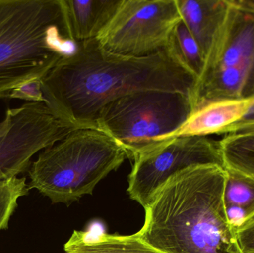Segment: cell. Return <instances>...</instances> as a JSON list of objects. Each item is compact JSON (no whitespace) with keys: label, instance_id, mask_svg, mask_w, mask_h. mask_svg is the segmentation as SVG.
<instances>
[{"label":"cell","instance_id":"cell-1","mask_svg":"<svg viewBox=\"0 0 254 253\" xmlns=\"http://www.w3.org/2000/svg\"><path fill=\"white\" fill-rule=\"evenodd\" d=\"M197 82L167 49L142 57L123 56L107 51L96 39L77 42L76 51L41 80L45 102L52 111L77 127L91 129H97L102 108L121 97L158 90L192 101Z\"/></svg>","mask_w":254,"mask_h":253},{"label":"cell","instance_id":"cell-2","mask_svg":"<svg viewBox=\"0 0 254 253\" xmlns=\"http://www.w3.org/2000/svg\"><path fill=\"white\" fill-rule=\"evenodd\" d=\"M226 172L192 166L172 177L145 210L136 234L164 253H243L225 213Z\"/></svg>","mask_w":254,"mask_h":253},{"label":"cell","instance_id":"cell-3","mask_svg":"<svg viewBox=\"0 0 254 253\" xmlns=\"http://www.w3.org/2000/svg\"><path fill=\"white\" fill-rule=\"evenodd\" d=\"M64 0H0V99L77 50Z\"/></svg>","mask_w":254,"mask_h":253},{"label":"cell","instance_id":"cell-4","mask_svg":"<svg viewBox=\"0 0 254 253\" xmlns=\"http://www.w3.org/2000/svg\"><path fill=\"white\" fill-rule=\"evenodd\" d=\"M128 157L116 140L97 129L79 128L42 151L31 163L29 189L53 203L69 205L92 195L100 181Z\"/></svg>","mask_w":254,"mask_h":253},{"label":"cell","instance_id":"cell-5","mask_svg":"<svg viewBox=\"0 0 254 253\" xmlns=\"http://www.w3.org/2000/svg\"><path fill=\"white\" fill-rule=\"evenodd\" d=\"M193 111L190 97L179 92L145 90L121 97L98 114L97 129L116 140L128 158L179 129Z\"/></svg>","mask_w":254,"mask_h":253},{"label":"cell","instance_id":"cell-6","mask_svg":"<svg viewBox=\"0 0 254 253\" xmlns=\"http://www.w3.org/2000/svg\"><path fill=\"white\" fill-rule=\"evenodd\" d=\"M182 20L176 0H122L96 39L107 51L123 56H150L167 49Z\"/></svg>","mask_w":254,"mask_h":253},{"label":"cell","instance_id":"cell-7","mask_svg":"<svg viewBox=\"0 0 254 253\" xmlns=\"http://www.w3.org/2000/svg\"><path fill=\"white\" fill-rule=\"evenodd\" d=\"M132 160L127 193L144 209L166 183L179 172L200 165L224 167L219 141L204 136L177 137L158 141Z\"/></svg>","mask_w":254,"mask_h":253},{"label":"cell","instance_id":"cell-8","mask_svg":"<svg viewBox=\"0 0 254 253\" xmlns=\"http://www.w3.org/2000/svg\"><path fill=\"white\" fill-rule=\"evenodd\" d=\"M77 129L45 102H27L8 108L0 122V181L28 170L36 154Z\"/></svg>","mask_w":254,"mask_h":253},{"label":"cell","instance_id":"cell-9","mask_svg":"<svg viewBox=\"0 0 254 253\" xmlns=\"http://www.w3.org/2000/svg\"><path fill=\"white\" fill-rule=\"evenodd\" d=\"M240 67L254 68V14L250 0H229L226 14L204 58L201 74Z\"/></svg>","mask_w":254,"mask_h":253},{"label":"cell","instance_id":"cell-10","mask_svg":"<svg viewBox=\"0 0 254 253\" xmlns=\"http://www.w3.org/2000/svg\"><path fill=\"white\" fill-rule=\"evenodd\" d=\"M254 102V94L246 98L204 102L192 111L179 129L161 141L177 137L222 135L229 126L244 117Z\"/></svg>","mask_w":254,"mask_h":253},{"label":"cell","instance_id":"cell-11","mask_svg":"<svg viewBox=\"0 0 254 253\" xmlns=\"http://www.w3.org/2000/svg\"><path fill=\"white\" fill-rule=\"evenodd\" d=\"M182 22L198 42L204 57L222 24L229 0H176Z\"/></svg>","mask_w":254,"mask_h":253},{"label":"cell","instance_id":"cell-12","mask_svg":"<svg viewBox=\"0 0 254 253\" xmlns=\"http://www.w3.org/2000/svg\"><path fill=\"white\" fill-rule=\"evenodd\" d=\"M67 21L76 42L97 38L122 0H64Z\"/></svg>","mask_w":254,"mask_h":253},{"label":"cell","instance_id":"cell-13","mask_svg":"<svg viewBox=\"0 0 254 253\" xmlns=\"http://www.w3.org/2000/svg\"><path fill=\"white\" fill-rule=\"evenodd\" d=\"M92 237L86 232L75 230L64 245L65 253H164L148 245L136 233L130 236L102 233Z\"/></svg>","mask_w":254,"mask_h":253},{"label":"cell","instance_id":"cell-14","mask_svg":"<svg viewBox=\"0 0 254 253\" xmlns=\"http://www.w3.org/2000/svg\"><path fill=\"white\" fill-rule=\"evenodd\" d=\"M219 144L225 169L254 178V132L225 135Z\"/></svg>","mask_w":254,"mask_h":253},{"label":"cell","instance_id":"cell-15","mask_svg":"<svg viewBox=\"0 0 254 253\" xmlns=\"http://www.w3.org/2000/svg\"><path fill=\"white\" fill-rule=\"evenodd\" d=\"M166 49L198 80L204 69V55L198 42L182 20L173 30Z\"/></svg>","mask_w":254,"mask_h":253},{"label":"cell","instance_id":"cell-16","mask_svg":"<svg viewBox=\"0 0 254 253\" xmlns=\"http://www.w3.org/2000/svg\"><path fill=\"white\" fill-rule=\"evenodd\" d=\"M225 172L224 204L244 209L252 219L254 218V177L229 169H225Z\"/></svg>","mask_w":254,"mask_h":253},{"label":"cell","instance_id":"cell-17","mask_svg":"<svg viewBox=\"0 0 254 253\" xmlns=\"http://www.w3.org/2000/svg\"><path fill=\"white\" fill-rule=\"evenodd\" d=\"M25 178H14L0 181V231L8 226L10 217L17 207L19 198L29 190Z\"/></svg>","mask_w":254,"mask_h":253},{"label":"cell","instance_id":"cell-18","mask_svg":"<svg viewBox=\"0 0 254 253\" xmlns=\"http://www.w3.org/2000/svg\"><path fill=\"white\" fill-rule=\"evenodd\" d=\"M9 98L20 99L28 102H45L42 91L41 80H34L15 89Z\"/></svg>","mask_w":254,"mask_h":253},{"label":"cell","instance_id":"cell-19","mask_svg":"<svg viewBox=\"0 0 254 253\" xmlns=\"http://www.w3.org/2000/svg\"><path fill=\"white\" fill-rule=\"evenodd\" d=\"M237 240L243 253H254V218L237 230Z\"/></svg>","mask_w":254,"mask_h":253},{"label":"cell","instance_id":"cell-20","mask_svg":"<svg viewBox=\"0 0 254 253\" xmlns=\"http://www.w3.org/2000/svg\"><path fill=\"white\" fill-rule=\"evenodd\" d=\"M254 102L244 117L234 123L224 132L223 134L254 133Z\"/></svg>","mask_w":254,"mask_h":253},{"label":"cell","instance_id":"cell-21","mask_svg":"<svg viewBox=\"0 0 254 253\" xmlns=\"http://www.w3.org/2000/svg\"><path fill=\"white\" fill-rule=\"evenodd\" d=\"M251 7H252V11L254 14V0H250Z\"/></svg>","mask_w":254,"mask_h":253}]
</instances>
